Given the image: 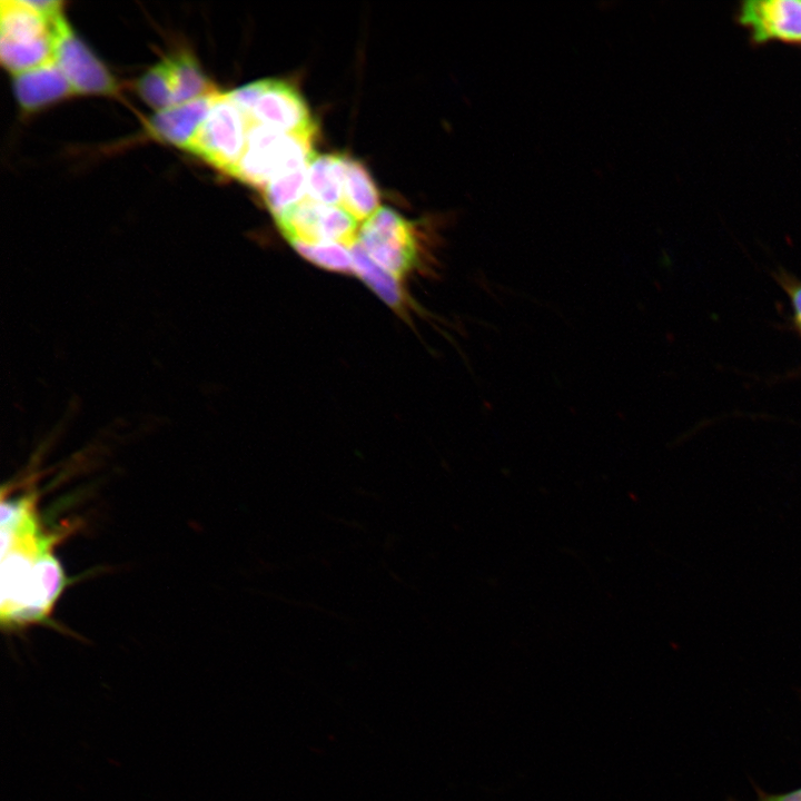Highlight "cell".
<instances>
[{
  "label": "cell",
  "instance_id": "cell-9",
  "mask_svg": "<svg viewBox=\"0 0 801 801\" xmlns=\"http://www.w3.org/2000/svg\"><path fill=\"white\" fill-rule=\"evenodd\" d=\"M741 21L751 28L756 40L801 41V0L745 2Z\"/></svg>",
  "mask_w": 801,
  "mask_h": 801
},
{
  "label": "cell",
  "instance_id": "cell-4",
  "mask_svg": "<svg viewBox=\"0 0 801 801\" xmlns=\"http://www.w3.org/2000/svg\"><path fill=\"white\" fill-rule=\"evenodd\" d=\"M249 123L227 93L220 92L188 151L233 176L246 149Z\"/></svg>",
  "mask_w": 801,
  "mask_h": 801
},
{
  "label": "cell",
  "instance_id": "cell-10",
  "mask_svg": "<svg viewBox=\"0 0 801 801\" xmlns=\"http://www.w3.org/2000/svg\"><path fill=\"white\" fill-rule=\"evenodd\" d=\"M16 99L27 112L39 111L75 95L53 61L13 76Z\"/></svg>",
  "mask_w": 801,
  "mask_h": 801
},
{
  "label": "cell",
  "instance_id": "cell-13",
  "mask_svg": "<svg viewBox=\"0 0 801 801\" xmlns=\"http://www.w3.org/2000/svg\"><path fill=\"white\" fill-rule=\"evenodd\" d=\"M168 60L172 73L175 105L218 92L192 53L182 50L168 57Z\"/></svg>",
  "mask_w": 801,
  "mask_h": 801
},
{
  "label": "cell",
  "instance_id": "cell-6",
  "mask_svg": "<svg viewBox=\"0 0 801 801\" xmlns=\"http://www.w3.org/2000/svg\"><path fill=\"white\" fill-rule=\"evenodd\" d=\"M53 60L75 95L117 93L118 83L110 70L77 36L67 19L62 20L56 30Z\"/></svg>",
  "mask_w": 801,
  "mask_h": 801
},
{
  "label": "cell",
  "instance_id": "cell-3",
  "mask_svg": "<svg viewBox=\"0 0 801 801\" xmlns=\"http://www.w3.org/2000/svg\"><path fill=\"white\" fill-rule=\"evenodd\" d=\"M65 16L50 20L24 1H1L0 60L13 76L53 61L56 30Z\"/></svg>",
  "mask_w": 801,
  "mask_h": 801
},
{
  "label": "cell",
  "instance_id": "cell-17",
  "mask_svg": "<svg viewBox=\"0 0 801 801\" xmlns=\"http://www.w3.org/2000/svg\"><path fill=\"white\" fill-rule=\"evenodd\" d=\"M293 248L312 264L336 273L353 274L350 248L339 244L294 245Z\"/></svg>",
  "mask_w": 801,
  "mask_h": 801
},
{
  "label": "cell",
  "instance_id": "cell-8",
  "mask_svg": "<svg viewBox=\"0 0 801 801\" xmlns=\"http://www.w3.org/2000/svg\"><path fill=\"white\" fill-rule=\"evenodd\" d=\"M220 91L157 111L148 129L158 140L188 151Z\"/></svg>",
  "mask_w": 801,
  "mask_h": 801
},
{
  "label": "cell",
  "instance_id": "cell-7",
  "mask_svg": "<svg viewBox=\"0 0 801 801\" xmlns=\"http://www.w3.org/2000/svg\"><path fill=\"white\" fill-rule=\"evenodd\" d=\"M250 122L286 134L318 129L300 91L291 83L278 79H269L251 112Z\"/></svg>",
  "mask_w": 801,
  "mask_h": 801
},
{
  "label": "cell",
  "instance_id": "cell-16",
  "mask_svg": "<svg viewBox=\"0 0 801 801\" xmlns=\"http://www.w3.org/2000/svg\"><path fill=\"white\" fill-rule=\"evenodd\" d=\"M141 99L161 111L175 105L174 81L168 58L149 68L137 81Z\"/></svg>",
  "mask_w": 801,
  "mask_h": 801
},
{
  "label": "cell",
  "instance_id": "cell-15",
  "mask_svg": "<svg viewBox=\"0 0 801 801\" xmlns=\"http://www.w3.org/2000/svg\"><path fill=\"white\" fill-rule=\"evenodd\" d=\"M307 168L281 172L263 188L266 206L275 218L306 197Z\"/></svg>",
  "mask_w": 801,
  "mask_h": 801
},
{
  "label": "cell",
  "instance_id": "cell-2",
  "mask_svg": "<svg viewBox=\"0 0 801 801\" xmlns=\"http://www.w3.org/2000/svg\"><path fill=\"white\" fill-rule=\"evenodd\" d=\"M318 129L286 134L250 122L245 152L233 177L264 188L277 175L308 166L316 155L313 146Z\"/></svg>",
  "mask_w": 801,
  "mask_h": 801
},
{
  "label": "cell",
  "instance_id": "cell-18",
  "mask_svg": "<svg viewBox=\"0 0 801 801\" xmlns=\"http://www.w3.org/2000/svg\"><path fill=\"white\" fill-rule=\"evenodd\" d=\"M268 81L269 79L256 80L226 92L228 98L238 107L249 121L256 103L267 88Z\"/></svg>",
  "mask_w": 801,
  "mask_h": 801
},
{
  "label": "cell",
  "instance_id": "cell-11",
  "mask_svg": "<svg viewBox=\"0 0 801 801\" xmlns=\"http://www.w3.org/2000/svg\"><path fill=\"white\" fill-rule=\"evenodd\" d=\"M345 155L316 154L308 164L306 196L328 206H340Z\"/></svg>",
  "mask_w": 801,
  "mask_h": 801
},
{
  "label": "cell",
  "instance_id": "cell-12",
  "mask_svg": "<svg viewBox=\"0 0 801 801\" xmlns=\"http://www.w3.org/2000/svg\"><path fill=\"white\" fill-rule=\"evenodd\" d=\"M340 206L363 222L379 208V192L368 170L347 156Z\"/></svg>",
  "mask_w": 801,
  "mask_h": 801
},
{
  "label": "cell",
  "instance_id": "cell-1",
  "mask_svg": "<svg viewBox=\"0 0 801 801\" xmlns=\"http://www.w3.org/2000/svg\"><path fill=\"white\" fill-rule=\"evenodd\" d=\"M34 502L33 495L2 498L0 614L8 626L43 621L65 585L56 534L41 528Z\"/></svg>",
  "mask_w": 801,
  "mask_h": 801
},
{
  "label": "cell",
  "instance_id": "cell-19",
  "mask_svg": "<svg viewBox=\"0 0 801 801\" xmlns=\"http://www.w3.org/2000/svg\"><path fill=\"white\" fill-rule=\"evenodd\" d=\"M778 281L790 299L793 326L801 336V281L784 274L778 276Z\"/></svg>",
  "mask_w": 801,
  "mask_h": 801
},
{
  "label": "cell",
  "instance_id": "cell-5",
  "mask_svg": "<svg viewBox=\"0 0 801 801\" xmlns=\"http://www.w3.org/2000/svg\"><path fill=\"white\" fill-rule=\"evenodd\" d=\"M357 241L375 264L400 281L416 265L413 225L389 207H379L363 222Z\"/></svg>",
  "mask_w": 801,
  "mask_h": 801
},
{
  "label": "cell",
  "instance_id": "cell-20",
  "mask_svg": "<svg viewBox=\"0 0 801 801\" xmlns=\"http://www.w3.org/2000/svg\"><path fill=\"white\" fill-rule=\"evenodd\" d=\"M801 801V800H800Z\"/></svg>",
  "mask_w": 801,
  "mask_h": 801
},
{
  "label": "cell",
  "instance_id": "cell-14",
  "mask_svg": "<svg viewBox=\"0 0 801 801\" xmlns=\"http://www.w3.org/2000/svg\"><path fill=\"white\" fill-rule=\"evenodd\" d=\"M353 274L393 308L403 303L402 281L375 264L356 241L352 247Z\"/></svg>",
  "mask_w": 801,
  "mask_h": 801
}]
</instances>
